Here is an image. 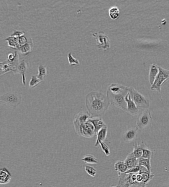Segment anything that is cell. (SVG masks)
<instances>
[{
  "instance_id": "1",
  "label": "cell",
  "mask_w": 169,
  "mask_h": 187,
  "mask_svg": "<svg viewBox=\"0 0 169 187\" xmlns=\"http://www.w3.org/2000/svg\"><path fill=\"white\" fill-rule=\"evenodd\" d=\"M85 104L89 113L94 117L103 116L110 104L107 96L98 92L88 94L85 96Z\"/></svg>"
},
{
  "instance_id": "2",
  "label": "cell",
  "mask_w": 169,
  "mask_h": 187,
  "mask_svg": "<svg viewBox=\"0 0 169 187\" xmlns=\"http://www.w3.org/2000/svg\"><path fill=\"white\" fill-rule=\"evenodd\" d=\"M129 92V88L127 87L123 91L118 94H115L107 90L106 96L112 106H116L127 112V104L125 97Z\"/></svg>"
},
{
  "instance_id": "3",
  "label": "cell",
  "mask_w": 169,
  "mask_h": 187,
  "mask_svg": "<svg viewBox=\"0 0 169 187\" xmlns=\"http://www.w3.org/2000/svg\"><path fill=\"white\" fill-rule=\"evenodd\" d=\"M74 124L76 133L80 136L88 138L97 136L95 127L91 122H80L74 119Z\"/></svg>"
},
{
  "instance_id": "4",
  "label": "cell",
  "mask_w": 169,
  "mask_h": 187,
  "mask_svg": "<svg viewBox=\"0 0 169 187\" xmlns=\"http://www.w3.org/2000/svg\"><path fill=\"white\" fill-rule=\"evenodd\" d=\"M119 178L117 187H142L140 182L137 180V174L133 173H118Z\"/></svg>"
},
{
  "instance_id": "5",
  "label": "cell",
  "mask_w": 169,
  "mask_h": 187,
  "mask_svg": "<svg viewBox=\"0 0 169 187\" xmlns=\"http://www.w3.org/2000/svg\"><path fill=\"white\" fill-rule=\"evenodd\" d=\"M21 95L18 92H8L0 97V102L14 109L21 103Z\"/></svg>"
},
{
  "instance_id": "6",
  "label": "cell",
  "mask_w": 169,
  "mask_h": 187,
  "mask_svg": "<svg viewBox=\"0 0 169 187\" xmlns=\"http://www.w3.org/2000/svg\"><path fill=\"white\" fill-rule=\"evenodd\" d=\"M129 93L131 99L139 109L148 108L150 107V100L131 87L129 88Z\"/></svg>"
},
{
  "instance_id": "7",
  "label": "cell",
  "mask_w": 169,
  "mask_h": 187,
  "mask_svg": "<svg viewBox=\"0 0 169 187\" xmlns=\"http://www.w3.org/2000/svg\"><path fill=\"white\" fill-rule=\"evenodd\" d=\"M152 121L150 111L148 109H144L138 116L137 128L140 129L148 128L151 126Z\"/></svg>"
},
{
  "instance_id": "8",
  "label": "cell",
  "mask_w": 169,
  "mask_h": 187,
  "mask_svg": "<svg viewBox=\"0 0 169 187\" xmlns=\"http://www.w3.org/2000/svg\"><path fill=\"white\" fill-rule=\"evenodd\" d=\"M93 36L96 40L97 46L100 50L102 48L105 50H107L109 49L110 40L103 32H100L98 33L93 34Z\"/></svg>"
},
{
  "instance_id": "9",
  "label": "cell",
  "mask_w": 169,
  "mask_h": 187,
  "mask_svg": "<svg viewBox=\"0 0 169 187\" xmlns=\"http://www.w3.org/2000/svg\"><path fill=\"white\" fill-rule=\"evenodd\" d=\"M29 67V63L25 60H23L19 63L13 72L15 75L21 74L22 75L23 83L25 85L26 83L25 75Z\"/></svg>"
},
{
  "instance_id": "10",
  "label": "cell",
  "mask_w": 169,
  "mask_h": 187,
  "mask_svg": "<svg viewBox=\"0 0 169 187\" xmlns=\"http://www.w3.org/2000/svg\"><path fill=\"white\" fill-rule=\"evenodd\" d=\"M138 128H130L126 130L124 133L123 138L124 141L129 142L135 140L138 135Z\"/></svg>"
},
{
  "instance_id": "11",
  "label": "cell",
  "mask_w": 169,
  "mask_h": 187,
  "mask_svg": "<svg viewBox=\"0 0 169 187\" xmlns=\"http://www.w3.org/2000/svg\"><path fill=\"white\" fill-rule=\"evenodd\" d=\"M139 173L142 176V187L146 186L148 184L149 182L153 179L155 175L150 173L147 169L142 166V168L139 172Z\"/></svg>"
},
{
  "instance_id": "12",
  "label": "cell",
  "mask_w": 169,
  "mask_h": 187,
  "mask_svg": "<svg viewBox=\"0 0 169 187\" xmlns=\"http://www.w3.org/2000/svg\"><path fill=\"white\" fill-rule=\"evenodd\" d=\"M126 101L127 103V112L132 115H135L138 113V109L136 107L134 102L131 99L129 92L126 95L125 97Z\"/></svg>"
},
{
  "instance_id": "13",
  "label": "cell",
  "mask_w": 169,
  "mask_h": 187,
  "mask_svg": "<svg viewBox=\"0 0 169 187\" xmlns=\"http://www.w3.org/2000/svg\"><path fill=\"white\" fill-rule=\"evenodd\" d=\"M134 152L135 156L138 159L142 157L143 150L147 148V144L145 141H142L141 143H135L133 144Z\"/></svg>"
},
{
  "instance_id": "14",
  "label": "cell",
  "mask_w": 169,
  "mask_h": 187,
  "mask_svg": "<svg viewBox=\"0 0 169 187\" xmlns=\"http://www.w3.org/2000/svg\"><path fill=\"white\" fill-rule=\"evenodd\" d=\"M87 121L91 122L93 124L95 128V131L96 134L102 128L106 126L102 121L101 118L99 117H93L88 120Z\"/></svg>"
},
{
  "instance_id": "15",
  "label": "cell",
  "mask_w": 169,
  "mask_h": 187,
  "mask_svg": "<svg viewBox=\"0 0 169 187\" xmlns=\"http://www.w3.org/2000/svg\"><path fill=\"white\" fill-rule=\"evenodd\" d=\"M124 162L127 165L128 169L138 165V158L135 156L133 152L128 154Z\"/></svg>"
},
{
  "instance_id": "16",
  "label": "cell",
  "mask_w": 169,
  "mask_h": 187,
  "mask_svg": "<svg viewBox=\"0 0 169 187\" xmlns=\"http://www.w3.org/2000/svg\"><path fill=\"white\" fill-rule=\"evenodd\" d=\"M108 128L107 126L102 128L98 132L97 136V139L95 144L96 147H97L100 145V142L108 141L106 138Z\"/></svg>"
},
{
  "instance_id": "17",
  "label": "cell",
  "mask_w": 169,
  "mask_h": 187,
  "mask_svg": "<svg viewBox=\"0 0 169 187\" xmlns=\"http://www.w3.org/2000/svg\"><path fill=\"white\" fill-rule=\"evenodd\" d=\"M34 46L33 43H28L17 49L19 54L22 56L25 57L28 55L33 50Z\"/></svg>"
},
{
  "instance_id": "18",
  "label": "cell",
  "mask_w": 169,
  "mask_h": 187,
  "mask_svg": "<svg viewBox=\"0 0 169 187\" xmlns=\"http://www.w3.org/2000/svg\"><path fill=\"white\" fill-rule=\"evenodd\" d=\"M159 66L155 64L151 65L150 69L149 81L151 85L153 83L159 72Z\"/></svg>"
},
{
  "instance_id": "19",
  "label": "cell",
  "mask_w": 169,
  "mask_h": 187,
  "mask_svg": "<svg viewBox=\"0 0 169 187\" xmlns=\"http://www.w3.org/2000/svg\"><path fill=\"white\" fill-rule=\"evenodd\" d=\"M14 70V68L7 61L0 63V76H2L10 72H13Z\"/></svg>"
},
{
  "instance_id": "20",
  "label": "cell",
  "mask_w": 169,
  "mask_h": 187,
  "mask_svg": "<svg viewBox=\"0 0 169 187\" xmlns=\"http://www.w3.org/2000/svg\"><path fill=\"white\" fill-rule=\"evenodd\" d=\"M127 87L122 85L112 83L109 86L108 90L115 94H118L121 93L125 90Z\"/></svg>"
},
{
  "instance_id": "21",
  "label": "cell",
  "mask_w": 169,
  "mask_h": 187,
  "mask_svg": "<svg viewBox=\"0 0 169 187\" xmlns=\"http://www.w3.org/2000/svg\"><path fill=\"white\" fill-rule=\"evenodd\" d=\"M6 41L8 42V46L10 48L17 50L20 47L19 38L10 37L6 39Z\"/></svg>"
},
{
  "instance_id": "22",
  "label": "cell",
  "mask_w": 169,
  "mask_h": 187,
  "mask_svg": "<svg viewBox=\"0 0 169 187\" xmlns=\"http://www.w3.org/2000/svg\"><path fill=\"white\" fill-rule=\"evenodd\" d=\"M138 165H142L147 169L150 173L153 172L150 164V159L141 157L138 159Z\"/></svg>"
},
{
  "instance_id": "23",
  "label": "cell",
  "mask_w": 169,
  "mask_h": 187,
  "mask_svg": "<svg viewBox=\"0 0 169 187\" xmlns=\"http://www.w3.org/2000/svg\"><path fill=\"white\" fill-rule=\"evenodd\" d=\"M11 177L8 172L5 169L0 171V183L6 184L9 182L11 180Z\"/></svg>"
},
{
  "instance_id": "24",
  "label": "cell",
  "mask_w": 169,
  "mask_h": 187,
  "mask_svg": "<svg viewBox=\"0 0 169 187\" xmlns=\"http://www.w3.org/2000/svg\"><path fill=\"white\" fill-rule=\"evenodd\" d=\"M115 170L120 173H125L128 169L127 165L123 161H118L115 163Z\"/></svg>"
},
{
  "instance_id": "25",
  "label": "cell",
  "mask_w": 169,
  "mask_h": 187,
  "mask_svg": "<svg viewBox=\"0 0 169 187\" xmlns=\"http://www.w3.org/2000/svg\"><path fill=\"white\" fill-rule=\"evenodd\" d=\"M166 81L163 79H160L156 78L155 81L152 85H151L150 89L151 90H156L158 92L161 91L162 86Z\"/></svg>"
},
{
  "instance_id": "26",
  "label": "cell",
  "mask_w": 169,
  "mask_h": 187,
  "mask_svg": "<svg viewBox=\"0 0 169 187\" xmlns=\"http://www.w3.org/2000/svg\"><path fill=\"white\" fill-rule=\"evenodd\" d=\"M93 117L89 113L80 112L76 116L74 119L80 122H84Z\"/></svg>"
},
{
  "instance_id": "27",
  "label": "cell",
  "mask_w": 169,
  "mask_h": 187,
  "mask_svg": "<svg viewBox=\"0 0 169 187\" xmlns=\"http://www.w3.org/2000/svg\"><path fill=\"white\" fill-rule=\"evenodd\" d=\"M19 40L20 47L28 43H33L31 36L27 34H25L24 35L19 38Z\"/></svg>"
},
{
  "instance_id": "28",
  "label": "cell",
  "mask_w": 169,
  "mask_h": 187,
  "mask_svg": "<svg viewBox=\"0 0 169 187\" xmlns=\"http://www.w3.org/2000/svg\"><path fill=\"white\" fill-rule=\"evenodd\" d=\"M159 72L156 78L167 80L169 79V71L164 69L159 66Z\"/></svg>"
},
{
  "instance_id": "29",
  "label": "cell",
  "mask_w": 169,
  "mask_h": 187,
  "mask_svg": "<svg viewBox=\"0 0 169 187\" xmlns=\"http://www.w3.org/2000/svg\"><path fill=\"white\" fill-rule=\"evenodd\" d=\"M39 74L37 75V78L42 81H43L44 77L47 76V68L43 64H40L38 68Z\"/></svg>"
},
{
  "instance_id": "30",
  "label": "cell",
  "mask_w": 169,
  "mask_h": 187,
  "mask_svg": "<svg viewBox=\"0 0 169 187\" xmlns=\"http://www.w3.org/2000/svg\"><path fill=\"white\" fill-rule=\"evenodd\" d=\"M14 54L15 55V57L13 60H11V61L7 60V61L14 68V70L15 69L17 66L18 65L20 62L19 61V54L18 51H15Z\"/></svg>"
},
{
  "instance_id": "31",
  "label": "cell",
  "mask_w": 169,
  "mask_h": 187,
  "mask_svg": "<svg viewBox=\"0 0 169 187\" xmlns=\"http://www.w3.org/2000/svg\"><path fill=\"white\" fill-rule=\"evenodd\" d=\"M42 81L37 78V75L32 76L29 83V87L32 88L35 87L36 86L39 85L40 83H41Z\"/></svg>"
},
{
  "instance_id": "32",
  "label": "cell",
  "mask_w": 169,
  "mask_h": 187,
  "mask_svg": "<svg viewBox=\"0 0 169 187\" xmlns=\"http://www.w3.org/2000/svg\"><path fill=\"white\" fill-rule=\"evenodd\" d=\"M154 152L147 149V148H145L143 150L142 157L150 159L153 155Z\"/></svg>"
},
{
  "instance_id": "33",
  "label": "cell",
  "mask_w": 169,
  "mask_h": 187,
  "mask_svg": "<svg viewBox=\"0 0 169 187\" xmlns=\"http://www.w3.org/2000/svg\"><path fill=\"white\" fill-rule=\"evenodd\" d=\"M85 163H97L98 161L96 160L94 157L91 155L86 156L82 159Z\"/></svg>"
},
{
  "instance_id": "34",
  "label": "cell",
  "mask_w": 169,
  "mask_h": 187,
  "mask_svg": "<svg viewBox=\"0 0 169 187\" xmlns=\"http://www.w3.org/2000/svg\"><path fill=\"white\" fill-rule=\"evenodd\" d=\"M68 59L70 65H80V62L78 59H74L72 57L71 53H69L68 55Z\"/></svg>"
},
{
  "instance_id": "35",
  "label": "cell",
  "mask_w": 169,
  "mask_h": 187,
  "mask_svg": "<svg viewBox=\"0 0 169 187\" xmlns=\"http://www.w3.org/2000/svg\"><path fill=\"white\" fill-rule=\"evenodd\" d=\"M142 165H138L132 168L128 169V170L125 172V173H138L140 171V170L142 169Z\"/></svg>"
},
{
  "instance_id": "36",
  "label": "cell",
  "mask_w": 169,
  "mask_h": 187,
  "mask_svg": "<svg viewBox=\"0 0 169 187\" xmlns=\"http://www.w3.org/2000/svg\"><path fill=\"white\" fill-rule=\"evenodd\" d=\"M109 14L111 18L114 19H116L119 16V10L117 8H113L110 10Z\"/></svg>"
},
{
  "instance_id": "37",
  "label": "cell",
  "mask_w": 169,
  "mask_h": 187,
  "mask_svg": "<svg viewBox=\"0 0 169 187\" xmlns=\"http://www.w3.org/2000/svg\"><path fill=\"white\" fill-rule=\"evenodd\" d=\"M85 171L87 172L88 173H89V175L92 176H95L96 173V171L95 169H94L93 168L89 166H86L85 167Z\"/></svg>"
},
{
  "instance_id": "38",
  "label": "cell",
  "mask_w": 169,
  "mask_h": 187,
  "mask_svg": "<svg viewBox=\"0 0 169 187\" xmlns=\"http://www.w3.org/2000/svg\"><path fill=\"white\" fill-rule=\"evenodd\" d=\"M100 145L101 146L102 151H103L106 156L109 155L110 154V149L107 146L102 142H100Z\"/></svg>"
},
{
  "instance_id": "39",
  "label": "cell",
  "mask_w": 169,
  "mask_h": 187,
  "mask_svg": "<svg viewBox=\"0 0 169 187\" xmlns=\"http://www.w3.org/2000/svg\"><path fill=\"white\" fill-rule=\"evenodd\" d=\"M25 33L23 32L15 31L14 33L11 34V37L20 38L21 36L24 35Z\"/></svg>"
},
{
  "instance_id": "40",
  "label": "cell",
  "mask_w": 169,
  "mask_h": 187,
  "mask_svg": "<svg viewBox=\"0 0 169 187\" xmlns=\"http://www.w3.org/2000/svg\"><path fill=\"white\" fill-rule=\"evenodd\" d=\"M137 180L142 185V175H141L140 173H138L137 174Z\"/></svg>"
},
{
  "instance_id": "41",
  "label": "cell",
  "mask_w": 169,
  "mask_h": 187,
  "mask_svg": "<svg viewBox=\"0 0 169 187\" xmlns=\"http://www.w3.org/2000/svg\"><path fill=\"white\" fill-rule=\"evenodd\" d=\"M14 54L13 55L12 53H10L8 55L7 60H9V61H11V60H13L14 59Z\"/></svg>"
}]
</instances>
